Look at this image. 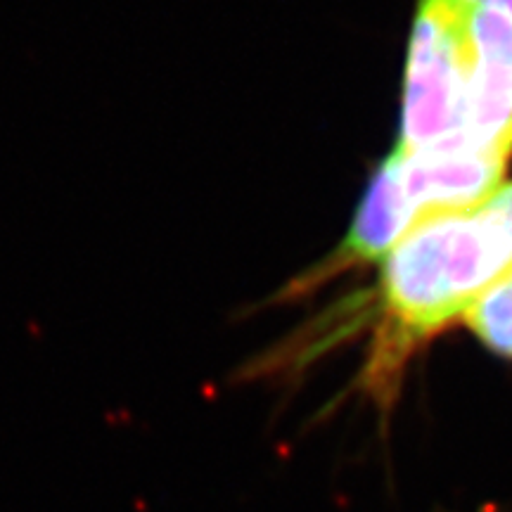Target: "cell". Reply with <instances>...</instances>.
Masks as SVG:
<instances>
[{"label": "cell", "instance_id": "cell-1", "mask_svg": "<svg viewBox=\"0 0 512 512\" xmlns=\"http://www.w3.org/2000/svg\"><path fill=\"white\" fill-rule=\"evenodd\" d=\"M512 266V183L470 211L430 216L382 259L384 325L363 370V389L389 411L420 344L475 304Z\"/></svg>", "mask_w": 512, "mask_h": 512}, {"label": "cell", "instance_id": "cell-6", "mask_svg": "<svg viewBox=\"0 0 512 512\" xmlns=\"http://www.w3.org/2000/svg\"><path fill=\"white\" fill-rule=\"evenodd\" d=\"M460 5H465L467 10L472 8H489L501 12L503 17H508L512 22V0H458Z\"/></svg>", "mask_w": 512, "mask_h": 512}, {"label": "cell", "instance_id": "cell-5", "mask_svg": "<svg viewBox=\"0 0 512 512\" xmlns=\"http://www.w3.org/2000/svg\"><path fill=\"white\" fill-rule=\"evenodd\" d=\"M463 323L486 349L512 361V266L479 294Z\"/></svg>", "mask_w": 512, "mask_h": 512}, {"label": "cell", "instance_id": "cell-3", "mask_svg": "<svg viewBox=\"0 0 512 512\" xmlns=\"http://www.w3.org/2000/svg\"><path fill=\"white\" fill-rule=\"evenodd\" d=\"M510 157L508 152L479 147L460 133L413 155L394 150L389 159L403 195L422 223L430 216L470 211L489 200L505 181Z\"/></svg>", "mask_w": 512, "mask_h": 512}, {"label": "cell", "instance_id": "cell-4", "mask_svg": "<svg viewBox=\"0 0 512 512\" xmlns=\"http://www.w3.org/2000/svg\"><path fill=\"white\" fill-rule=\"evenodd\" d=\"M465 136L512 155V22L501 12H467Z\"/></svg>", "mask_w": 512, "mask_h": 512}, {"label": "cell", "instance_id": "cell-2", "mask_svg": "<svg viewBox=\"0 0 512 512\" xmlns=\"http://www.w3.org/2000/svg\"><path fill=\"white\" fill-rule=\"evenodd\" d=\"M467 12L458 0H420L403 88L401 155L465 133Z\"/></svg>", "mask_w": 512, "mask_h": 512}]
</instances>
